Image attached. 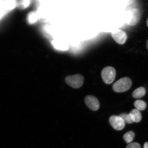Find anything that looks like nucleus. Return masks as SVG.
<instances>
[{
  "mask_svg": "<svg viewBox=\"0 0 148 148\" xmlns=\"http://www.w3.org/2000/svg\"><path fill=\"white\" fill-rule=\"evenodd\" d=\"M132 81L128 77H124L119 79L113 85L114 91L117 92H123L129 90L132 86Z\"/></svg>",
  "mask_w": 148,
  "mask_h": 148,
  "instance_id": "1",
  "label": "nucleus"
},
{
  "mask_svg": "<svg viewBox=\"0 0 148 148\" xmlns=\"http://www.w3.org/2000/svg\"><path fill=\"white\" fill-rule=\"evenodd\" d=\"M101 76L103 82L106 84H110L115 79L116 70L112 66H107L102 70Z\"/></svg>",
  "mask_w": 148,
  "mask_h": 148,
  "instance_id": "2",
  "label": "nucleus"
},
{
  "mask_svg": "<svg viewBox=\"0 0 148 148\" xmlns=\"http://www.w3.org/2000/svg\"><path fill=\"white\" fill-rule=\"evenodd\" d=\"M68 85L75 88H78L82 86L84 82V77L80 74L69 75L65 79Z\"/></svg>",
  "mask_w": 148,
  "mask_h": 148,
  "instance_id": "3",
  "label": "nucleus"
},
{
  "mask_svg": "<svg viewBox=\"0 0 148 148\" xmlns=\"http://www.w3.org/2000/svg\"><path fill=\"white\" fill-rule=\"evenodd\" d=\"M112 38L117 43L123 45L124 44L127 39V35L124 31L121 29H117L111 33Z\"/></svg>",
  "mask_w": 148,
  "mask_h": 148,
  "instance_id": "4",
  "label": "nucleus"
},
{
  "mask_svg": "<svg viewBox=\"0 0 148 148\" xmlns=\"http://www.w3.org/2000/svg\"><path fill=\"white\" fill-rule=\"evenodd\" d=\"M109 121L111 125L116 130H121L125 125V123L119 116H112L109 119Z\"/></svg>",
  "mask_w": 148,
  "mask_h": 148,
  "instance_id": "5",
  "label": "nucleus"
},
{
  "mask_svg": "<svg viewBox=\"0 0 148 148\" xmlns=\"http://www.w3.org/2000/svg\"><path fill=\"white\" fill-rule=\"evenodd\" d=\"M140 19V13L138 9L134 8L129 11V18L127 21L128 25L131 26L136 25L139 22Z\"/></svg>",
  "mask_w": 148,
  "mask_h": 148,
  "instance_id": "6",
  "label": "nucleus"
},
{
  "mask_svg": "<svg viewBox=\"0 0 148 148\" xmlns=\"http://www.w3.org/2000/svg\"><path fill=\"white\" fill-rule=\"evenodd\" d=\"M85 101L86 104L90 110L97 111L99 108V103L98 100L94 96L88 95L85 98Z\"/></svg>",
  "mask_w": 148,
  "mask_h": 148,
  "instance_id": "7",
  "label": "nucleus"
},
{
  "mask_svg": "<svg viewBox=\"0 0 148 148\" xmlns=\"http://www.w3.org/2000/svg\"><path fill=\"white\" fill-rule=\"evenodd\" d=\"M16 3L15 1H5L4 4L0 8V18L9 11L13 9L16 6Z\"/></svg>",
  "mask_w": 148,
  "mask_h": 148,
  "instance_id": "8",
  "label": "nucleus"
},
{
  "mask_svg": "<svg viewBox=\"0 0 148 148\" xmlns=\"http://www.w3.org/2000/svg\"><path fill=\"white\" fill-rule=\"evenodd\" d=\"M130 114L133 118V120L136 123H138L142 119V115L139 110L137 109H133L131 110Z\"/></svg>",
  "mask_w": 148,
  "mask_h": 148,
  "instance_id": "9",
  "label": "nucleus"
},
{
  "mask_svg": "<svg viewBox=\"0 0 148 148\" xmlns=\"http://www.w3.org/2000/svg\"><path fill=\"white\" fill-rule=\"evenodd\" d=\"M146 90L145 88L143 87L138 88L135 90L133 92V97L136 99L141 98L145 95Z\"/></svg>",
  "mask_w": 148,
  "mask_h": 148,
  "instance_id": "10",
  "label": "nucleus"
},
{
  "mask_svg": "<svg viewBox=\"0 0 148 148\" xmlns=\"http://www.w3.org/2000/svg\"><path fill=\"white\" fill-rule=\"evenodd\" d=\"M134 132L132 131H129L124 135L123 138L127 143L130 144L134 140Z\"/></svg>",
  "mask_w": 148,
  "mask_h": 148,
  "instance_id": "11",
  "label": "nucleus"
},
{
  "mask_svg": "<svg viewBox=\"0 0 148 148\" xmlns=\"http://www.w3.org/2000/svg\"><path fill=\"white\" fill-rule=\"evenodd\" d=\"M134 105L137 110L139 111L145 110L147 107V104L145 102L141 100H137L135 101Z\"/></svg>",
  "mask_w": 148,
  "mask_h": 148,
  "instance_id": "12",
  "label": "nucleus"
},
{
  "mask_svg": "<svg viewBox=\"0 0 148 148\" xmlns=\"http://www.w3.org/2000/svg\"><path fill=\"white\" fill-rule=\"evenodd\" d=\"M119 116L123 119L125 123L131 124L134 122L132 116L130 114H120Z\"/></svg>",
  "mask_w": 148,
  "mask_h": 148,
  "instance_id": "13",
  "label": "nucleus"
},
{
  "mask_svg": "<svg viewBox=\"0 0 148 148\" xmlns=\"http://www.w3.org/2000/svg\"><path fill=\"white\" fill-rule=\"evenodd\" d=\"M38 16L34 12L29 13L28 15L27 19L29 23H33L36 21L38 20Z\"/></svg>",
  "mask_w": 148,
  "mask_h": 148,
  "instance_id": "14",
  "label": "nucleus"
},
{
  "mask_svg": "<svg viewBox=\"0 0 148 148\" xmlns=\"http://www.w3.org/2000/svg\"><path fill=\"white\" fill-rule=\"evenodd\" d=\"M30 3V1H20L18 3V6L21 8H26Z\"/></svg>",
  "mask_w": 148,
  "mask_h": 148,
  "instance_id": "15",
  "label": "nucleus"
},
{
  "mask_svg": "<svg viewBox=\"0 0 148 148\" xmlns=\"http://www.w3.org/2000/svg\"><path fill=\"white\" fill-rule=\"evenodd\" d=\"M126 148H141V147L139 144L137 142H134L128 144Z\"/></svg>",
  "mask_w": 148,
  "mask_h": 148,
  "instance_id": "16",
  "label": "nucleus"
},
{
  "mask_svg": "<svg viewBox=\"0 0 148 148\" xmlns=\"http://www.w3.org/2000/svg\"><path fill=\"white\" fill-rule=\"evenodd\" d=\"M144 148H148V142H146L144 143Z\"/></svg>",
  "mask_w": 148,
  "mask_h": 148,
  "instance_id": "17",
  "label": "nucleus"
},
{
  "mask_svg": "<svg viewBox=\"0 0 148 148\" xmlns=\"http://www.w3.org/2000/svg\"><path fill=\"white\" fill-rule=\"evenodd\" d=\"M5 2V1H0V8L3 6Z\"/></svg>",
  "mask_w": 148,
  "mask_h": 148,
  "instance_id": "18",
  "label": "nucleus"
},
{
  "mask_svg": "<svg viewBox=\"0 0 148 148\" xmlns=\"http://www.w3.org/2000/svg\"><path fill=\"white\" fill-rule=\"evenodd\" d=\"M147 48L148 49V39L147 40Z\"/></svg>",
  "mask_w": 148,
  "mask_h": 148,
  "instance_id": "19",
  "label": "nucleus"
},
{
  "mask_svg": "<svg viewBox=\"0 0 148 148\" xmlns=\"http://www.w3.org/2000/svg\"><path fill=\"white\" fill-rule=\"evenodd\" d=\"M147 26L148 27V18H147Z\"/></svg>",
  "mask_w": 148,
  "mask_h": 148,
  "instance_id": "20",
  "label": "nucleus"
}]
</instances>
